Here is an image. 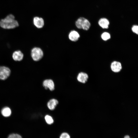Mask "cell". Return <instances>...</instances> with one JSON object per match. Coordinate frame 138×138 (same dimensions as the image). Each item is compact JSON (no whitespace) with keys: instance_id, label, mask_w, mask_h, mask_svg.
Wrapping results in <instances>:
<instances>
[{"instance_id":"1","label":"cell","mask_w":138,"mask_h":138,"mask_svg":"<svg viewBox=\"0 0 138 138\" xmlns=\"http://www.w3.org/2000/svg\"><path fill=\"white\" fill-rule=\"evenodd\" d=\"M19 25L18 21L15 19L14 15L10 14L0 21V26L5 29H11L15 28Z\"/></svg>"},{"instance_id":"2","label":"cell","mask_w":138,"mask_h":138,"mask_svg":"<svg viewBox=\"0 0 138 138\" xmlns=\"http://www.w3.org/2000/svg\"><path fill=\"white\" fill-rule=\"evenodd\" d=\"M75 24L78 28L86 30L89 29L91 25L88 20L83 17L78 18L76 21Z\"/></svg>"},{"instance_id":"3","label":"cell","mask_w":138,"mask_h":138,"mask_svg":"<svg viewBox=\"0 0 138 138\" xmlns=\"http://www.w3.org/2000/svg\"><path fill=\"white\" fill-rule=\"evenodd\" d=\"M31 56L33 61H38L41 59L43 57V52L40 48L34 47L31 50Z\"/></svg>"},{"instance_id":"4","label":"cell","mask_w":138,"mask_h":138,"mask_svg":"<svg viewBox=\"0 0 138 138\" xmlns=\"http://www.w3.org/2000/svg\"><path fill=\"white\" fill-rule=\"evenodd\" d=\"M11 71L10 68L4 66H0V79L5 80L10 76Z\"/></svg>"},{"instance_id":"5","label":"cell","mask_w":138,"mask_h":138,"mask_svg":"<svg viewBox=\"0 0 138 138\" xmlns=\"http://www.w3.org/2000/svg\"><path fill=\"white\" fill-rule=\"evenodd\" d=\"M33 23L34 26L39 29L42 28L44 25V21L41 17H35L33 19Z\"/></svg>"},{"instance_id":"6","label":"cell","mask_w":138,"mask_h":138,"mask_svg":"<svg viewBox=\"0 0 138 138\" xmlns=\"http://www.w3.org/2000/svg\"><path fill=\"white\" fill-rule=\"evenodd\" d=\"M110 68L112 72L114 73H117L121 71L122 69V66L120 62L114 61L111 63Z\"/></svg>"},{"instance_id":"7","label":"cell","mask_w":138,"mask_h":138,"mask_svg":"<svg viewBox=\"0 0 138 138\" xmlns=\"http://www.w3.org/2000/svg\"><path fill=\"white\" fill-rule=\"evenodd\" d=\"M12 57L13 59L15 61H20L23 60L24 55L21 51L17 50L13 52Z\"/></svg>"},{"instance_id":"8","label":"cell","mask_w":138,"mask_h":138,"mask_svg":"<svg viewBox=\"0 0 138 138\" xmlns=\"http://www.w3.org/2000/svg\"><path fill=\"white\" fill-rule=\"evenodd\" d=\"M88 76L86 73L81 72L79 73L77 77L78 81L82 83H85L88 81Z\"/></svg>"},{"instance_id":"9","label":"cell","mask_w":138,"mask_h":138,"mask_svg":"<svg viewBox=\"0 0 138 138\" xmlns=\"http://www.w3.org/2000/svg\"><path fill=\"white\" fill-rule=\"evenodd\" d=\"M43 86L46 89L49 88L51 91L54 89V84L53 81L51 79H47L44 80Z\"/></svg>"},{"instance_id":"10","label":"cell","mask_w":138,"mask_h":138,"mask_svg":"<svg viewBox=\"0 0 138 138\" xmlns=\"http://www.w3.org/2000/svg\"><path fill=\"white\" fill-rule=\"evenodd\" d=\"M68 37L69 39L71 41L76 42L77 41L80 37L79 33L76 31L73 30L69 33Z\"/></svg>"},{"instance_id":"11","label":"cell","mask_w":138,"mask_h":138,"mask_svg":"<svg viewBox=\"0 0 138 138\" xmlns=\"http://www.w3.org/2000/svg\"><path fill=\"white\" fill-rule=\"evenodd\" d=\"M98 24L103 29H107L109 25V20L105 18H102L99 20Z\"/></svg>"},{"instance_id":"12","label":"cell","mask_w":138,"mask_h":138,"mask_svg":"<svg viewBox=\"0 0 138 138\" xmlns=\"http://www.w3.org/2000/svg\"><path fill=\"white\" fill-rule=\"evenodd\" d=\"M58 103L56 99H53L50 100L48 102L47 105L48 108L51 110H53Z\"/></svg>"},{"instance_id":"13","label":"cell","mask_w":138,"mask_h":138,"mask_svg":"<svg viewBox=\"0 0 138 138\" xmlns=\"http://www.w3.org/2000/svg\"><path fill=\"white\" fill-rule=\"evenodd\" d=\"M1 113L2 115L5 117H9L11 114L12 111L8 107H5L1 109Z\"/></svg>"},{"instance_id":"14","label":"cell","mask_w":138,"mask_h":138,"mask_svg":"<svg viewBox=\"0 0 138 138\" xmlns=\"http://www.w3.org/2000/svg\"><path fill=\"white\" fill-rule=\"evenodd\" d=\"M101 37L103 40L107 41L110 38L111 36L109 33L108 32H105L102 33Z\"/></svg>"},{"instance_id":"15","label":"cell","mask_w":138,"mask_h":138,"mask_svg":"<svg viewBox=\"0 0 138 138\" xmlns=\"http://www.w3.org/2000/svg\"><path fill=\"white\" fill-rule=\"evenodd\" d=\"M45 119L46 122L49 124H52L54 122L52 117L49 115H46L45 116Z\"/></svg>"},{"instance_id":"16","label":"cell","mask_w":138,"mask_h":138,"mask_svg":"<svg viewBox=\"0 0 138 138\" xmlns=\"http://www.w3.org/2000/svg\"><path fill=\"white\" fill-rule=\"evenodd\" d=\"M8 138H22L19 135L17 134H10Z\"/></svg>"},{"instance_id":"17","label":"cell","mask_w":138,"mask_h":138,"mask_svg":"<svg viewBox=\"0 0 138 138\" xmlns=\"http://www.w3.org/2000/svg\"><path fill=\"white\" fill-rule=\"evenodd\" d=\"M132 31L134 33L138 34V26L137 25H133L132 28Z\"/></svg>"},{"instance_id":"18","label":"cell","mask_w":138,"mask_h":138,"mask_svg":"<svg viewBox=\"0 0 138 138\" xmlns=\"http://www.w3.org/2000/svg\"><path fill=\"white\" fill-rule=\"evenodd\" d=\"M60 138H70V136L68 133H63L61 135Z\"/></svg>"},{"instance_id":"19","label":"cell","mask_w":138,"mask_h":138,"mask_svg":"<svg viewBox=\"0 0 138 138\" xmlns=\"http://www.w3.org/2000/svg\"><path fill=\"white\" fill-rule=\"evenodd\" d=\"M124 138H130L129 135H126L124 136Z\"/></svg>"}]
</instances>
